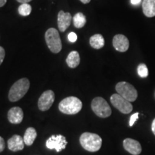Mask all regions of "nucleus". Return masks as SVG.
<instances>
[{
	"instance_id": "nucleus-11",
	"label": "nucleus",
	"mask_w": 155,
	"mask_h": 155,
	"mask_svg": "<svg viewBox=\"0 0 155 155\" xmlns=\"http://www.w3.org/2000/svg\"><path fill=\"white\" fill-rule=\"evenodd\" d=\"M113 45L117 51L124 53L129 49V41L127 37L124 35H116L113 38Z\"/></svg>"
},
{
	"instance_id": "nucleus-9",
	"label": "nucleus",
	"mask_w": 155,
	"mask_h": 155,
	"mask_svg": "<svg viewBox=\"0 0 155 155\" xmlns=\"http://www.w3.org/2000/svg\"><path fill=\"white\" fill-rule=\"evenodd\" d=\"M55 101V94L52 90L45 91L42 93L38 100V108L40 111H45L50 109Z\"/></svg>"
},
{
	"instance_id": "nucleus-15",
	"label": "nucleus",
	"mask_w": 155,
	"mask_h": 155,
	"mask_svg": "<svg viewBox=\"0 0 155 155\" xmlns=\"http://www.w3.org/2000/svg\"><path fill=\"white\" fill-rule=\"evenodd\" d=\"M143 12L147 17L155 16V0H143Z\"/></svg>"
},
{
	"instance_id": "nucleus-4",
	"label": "nucleus",
	"mask_w": 155,
	"mask_h": 155,
	"mask_svg": "<svg viewBox=\"0 0 155 155\" xmlns=\"http://www.w3.org/2000/svg\"><path fill=\"white\" fill-rule=\"evenodd\" d=\"M48 48L53 53H58L62 50V42L58 31L55 28H49L45 35Z\"/></svg>"
},
{
	"instance_id": "nucleus-1",
	"label": "nucleus",
	"mask_w": 155,
	"mask_h": 155,
	"mask_svg": "<svg viewBox=\"0 0 155 155\" xmlns=\"http://www.w3.org/2000/svg\"><path fill=\"white\" fill-rule=\"evenodd\" d=\"M80 144L84 150L91 152H98L102 145V139L94 133L85 132L80 137Z\"/></svg>"
},
{
	"instance_id": "nucleus-26",
	"label": "nucleus",
	"mask_w": 155,
	"mask_h": 155,
	"mask_svg": "<svg viewBox=\"0 0 155 155\" xmlns=\"http://www.w3.org/2000/svg\"><path fill=\"white\" fill-rule=\"evenodd\" d=\"M141 2V0H131V3L134 5H138Z\"/></svg>"
},
{
	"instance_id": "nucleus-23",
	"label": "nucleus",
	"mask_w": 155,
	"mask_h": 155,
	"mask_svg": "<svg viewBox=\"0 0 155 155\" xmlns=\"http://www.w3.org/2000/svg\"><path fill=\"white\" fill-rule=\"evenodd\" d=\"M68 40L70 42H75L77 40V35L75 33V32H70L68 34Z\"/></svg>"
},
{
	"instance_id": "nucleus-14",
	"label": "nucleus",
	"mask_w": 155,
	"mask_h": 155,
	"mask_svg": "<svg viewBox=\"0 0 155 155\" xmlns=\"http://www.w3.org/2000/svg\"><path fill=\"white\" fill-rule=\"evenodd\" d=\"M7 117L10 123L14 124H19L22 121L23 117H24L22 109L17 106L12 108L8 111Z\"/></svg>"
},
{
	"instance_id": "nucleus-19",
	"label": "nucleus",
	"mask_w": 155,
	"mask_h": 155,
	"mask_svg": "<svg viewBox=\"0 0 155 155\" xmlns=\"http://www.w3.org/2000/svg\"><path fill=\"white\" fill-rule=\"evenodd\" d=\"M73 25L75 28H82L86 23V17L82 12H78L74 15L73 18Z\"/></svg>"
},
{
	"instance_id": "nucleus-16",
	"label": "nucleus",
	"mask_w": 155,
	"mask_h": 155,
	"mask_svg": "<svg viewBox=\"0 0 155 155\" xmlns=\"http://www.w3.org/2000/svg\"><path fill=\"white\" fill-rule=\"evenodd\" d=\"M80 55L77 51H71L66 58L67 65L71 68H75L80 64Z\"/></svg>"
},
{
	"instance_id": "nucleus-30",
	"label": "nucleus",
	"mask_w": 155,
	"mask_h": 155,
	"mask_svg": "<svg viewBox=\"0 0 155 155\" xmlns=\"http://www.w3.org/2000/svg\"><path fill=\"white\" fill-rule=\"evenodd\" d=\"M81 2L83 4H88L91 2V0H80Z\"/></svg>"
},
{
	"instance_id": "nucleus-17",
	"label": "nucleus",
	"mask_w": 155,
	"mask_h": 155,
	"mask_svg": "<svg viewBox=\"0 0 155 155\" xmlns=\"http://www.w3.org/2000/svg\"><path fill=\"white\" fill-rule=\"evenodd\" d=\"M37 131L33 127H29L27 129L26 131H25L24 137H23V139H24L25 144L27 145V146H31L34 143L35 140L37 138Z\"/></svg>"
},
{
	"instance_id": "nucleus-2",
	"label": "nucleus",
	"mask_w": 155,
	"mask_h": 155,
	"mask_svg": "<svg viewBox=\"0 0 155 155\" xmlns=\"http://www.w3.org/2000/svg\"><path fill=\"white\" fill-rule=\"evenodd\" d=\"M30 81L23 78L16 81L11 87L9 92V99L12 102H16L25 96L30 88Z\"/></svg>"
},
{
	"instance_id": "nucleus-18",
	"label": "nucleus",
	"mask_w": 155,
	"mask_h": 155,
	"mask_svg": "<svg viewBox=\"0 0 155 155\" xmlns=\"http://www.w3.org/2000/svg\"><path fill=\"white\" fill-rule=\"evenodd\" d=\"M89 42H90V45L93 48L98 50L104 47V44H105V40L101 35L96 34L91 37Z\"/></svg>"
},
{
	"instance_id": "nucleus-24",
	"label": "nucleus",
	"mask_w": 155,
	"mask_h": 155,
	"mask_svg": "<svg viewBox=\"0 0 155 155\" xmlns=\"http://www.w3.org/2000/svg\"><path fill=\"white\" fill-rule=\"evenodd\" d=\"M5 57V50L2 47L0 46V65L3 63Z\"/></svg>"
},
{
	"instance_id": "nucleus-27",
	"label": "nucleus",
	"mask_w": 155,
	"mask_h": 155,
	"mask_svg": "<svg viewBox=\"0 0 155 155\" xmlns=\"http://www.w3.org/2000/svg\"><path fill=\"white\" fill-rule=\"evenodd\" d=\"M152 131L153 134L155 135V119L153 120L152 124Z\"/></svg>"
},
{
	"instance_id": "nucleus-8",
	"label": "nucleus",
	"mask_w": 155,
	"mask_h": 155,
	"mask_svg": "<svg viewBox=\"0 0 155 155\" xmlns=\"http://www.w3.org/2000/svg\"><path fill=\"white\" fill-rule=\"evenodd\" d=\"M68 141L64 136L61 134L53 135L46 141V147L52 150H55L57 152H61L66 147Z\"/></svg>"
},
{
	"instance_id": "nucleus-20",
	"label": "nucleus",
	"mask_w": 155,
	"mask_h": 155,
	"mask_svg": "<svg viewBox=\"0 0 155 155\" xmlns=\"http://www.w3.org/2000/svg\"><path fill=\"white\" fill-rule=\"evenodd\" d=\"M18 12L20 15L23 17H27L30 15L31 12H32V7L28 3L21 4V5H19L18 8Z\"/></svg>"
},
{
	"instance_id": "nucleus-22",
	"label": "nucleus",
	"mask_w": 155,
	"mask_h": 155,
	"mask_svg": "<svg viewBox=\"0 0 155 155\" xmlns=\"http://www.w3.org/2000/svg\"><path fill=\"white\" fill-rule=\"evenodd\" d=\"M139 115V113H135L133 115H131V116L130 117V121H129V126H130V127H133V125L134 124L136 121L138 119Z\"/></svg>"
},
{
	"instance_id": "nucleus-10",
	"label": "nucleus",
	"mask_w": 155,
	"mask_h": 155,
	"mask_svg": "<svg viewBox=\"0 0 155 155\" xmlns=\"http://www.w3.org/2000/svg\"><path fill=\"white\" fill-rule=\"evenodd\" d=\"M72 21V15L69 12H64L60 11L58 15V25L59 30L64 32L69 28Z\"/></svg>"
},
{
	"instance_id": "nucleus-7",
	"label": "nucleus",
	"mask_w": 155,
	"mask_h": 155,
	"mask_svg": "<svg viewBox=\"0 0 155 155\" xmlns=\"http://www.w3.org/2000/svg\"><path fill=\"white\" fill-rule=\"evenodd\" d=\"M111 103L116 109L122 114H130L133 110V106L130 101L125 99L124 97L118 94H114L110 98Z\"/></svg>"
},
{
	"instance_id": "nucleus-13",
	"label": "nucleus",
	"mask_w": 155,
	"mask_h": 155,
	"mask_svg": "<svg viewBox=\"0 0 155 155\" xmlns=\"http://www.w3.org/2000/svg\"><path fill=\"white\" fill-rule=\"evenodd\" d=\"M8 144V148L9 150L12 152H18L24 149L25 142L24 139L21 136L15 134L11 137L7 142Z\"/></svg>"
},
{
	"instance_id": "nucleus-29",
	"label": "nucleus",
	"mask_w": 155,
	"mask_h": 155,
	"mask_svg": "<svg viewBox=\"0 0 155 155\" xmlns=\"http://www.w3.org/2000/svg\"><path fill=\"white\" fill-rule=\"evenodd\" d=\"M7 0H0V7H2L7 3Z\"/></svg>"
},
{
	"instance_id": "nucleus-28",
	"label": "nucleus",
	"mask_w": 155,
	"mask_h": 155,
	"mask_svg": "<svg viewBox=\"0 0 155 155\" xmlns=\"http://www.w3.org/2000/svg\"><path fill=\"white\" fill-rule=\"evenodd\" d=\"M32 1V0H17V2H18L21 3V4H25V3H28Z\"/></svg>"
},
{
	"instance_id": "nucleus-21",
	"label": "nucleus",
	"mask_w": 155,
	"mask_h": 155,
	"mask_svg": "<svg viewBox=\"0 0 155 155\" xmlns=\"http://www.w3.org/2000/svg\"><path fill=\"white\" fill-rule=\"evenodd\" d=\"M137 73L140 77L147 78L149 74L148 68H147V65L144 63L139 64L137 67Z\"/></svg>"
},
{
	"instance_id": "nucleus-25",
	"label": "nucleus",
	"mask_w": 155,
	"mask_h": 155,
	"mask_svg": "<svg viewBox=\"0 0 155 155\" xmlns=\"http://www.w3.org/2000/svg\"><path fill=\"white\" fill-rule=\"evenodd\" d=\"M5 149V142L4 139L2 137H0V152H3Z\"/></svg>"
},
{
	"instance_id": "nucleus-5",
	"label": "nucleus",
	"mask_w": 155,
	"mask_h": 155,
	"mask_svg": "<svg viewBox=\"0 0 155 155\" xmlns=\"http://www.w3.org/2000/svg\"><path fill=\"white\" fill-rule=\"evenodd\" d=\"M91 108L96 116L107 118L111 115V108L107 101L102 97H96L91 102Z\"/></svg>"
},
{
	"instance_id": "nucleus-12",
	"label": "nucleus",
	"mask_w": 155,
	"mask_h": 155,
	"mask_svg": "<svg viewBox=\"0 0 155 155\" xmlns=\"http://www.w3.org/2000/svg\"><path fill=\"white\" fill-rule=\"evenodd\" d=\"M124 148L126 151L132 155H139L141 152V146L140 143L135 139L127 138L124 140Z\"/></svg>"
},
{
	"instance_id": "nucleus-3",
	"label": "nucleus",
	"mask_w": 155,
	"mask_h": 155,
	"mask_svg": "<svg viewBox=\"0 0 155 155\" xmlns=\"http://www.w3.org/2000/svg\"><path fill=\"white\" fill-rule=\"evenodd\" d=\"M82 101L78 98L75 96H69L64 98L60 102V111L67 115H74L81 111L82 109Z\"/></svg>"
},
{
	"instance_id": "nucleus-6",
	"label": "nucleus",
	"mask_w": 155,
	"mask_h": 155,
	"mask_svg": "<svg viewBox=\"0 0 155 155\" xmlns=\"http://www.w3.org/2000/svg\"><path fill=\"white\" fill-rule=\"evenodd\" d=\"M116 91L118 94L130 102L135 101L138 96V93L134 87L125 81L118 83L116 86Z\"/></svg>"
}]
</instances>
